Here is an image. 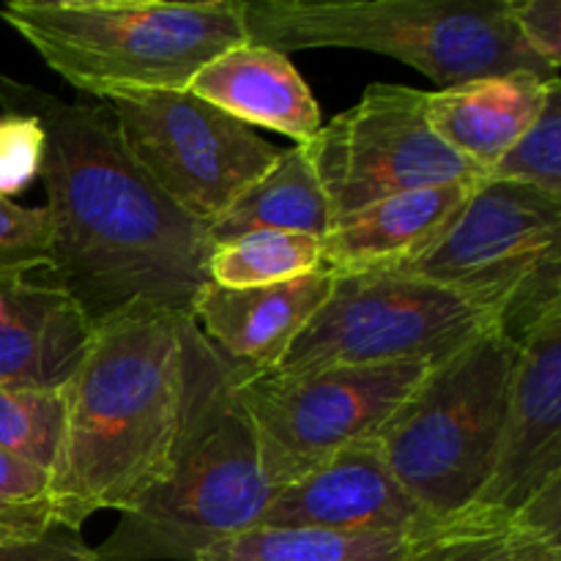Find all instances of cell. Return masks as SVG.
<instances>
[{
    "label": "cell",
    "instance_id": "6da1fadb",
    "mask_svg": "<svg viewBox=\"0 0 561 561\" xmlns=\"http://www.w3.org/2000/svg\"><path fill=\"white\" fill-rule=\"evenodd\" d=\"M0 102L36 115L47 137L38 179L53 225L49 279L93 327L135 310L192 318L208 283V230L137 168L107 104H71L11 80H0Z\"/></svg>",
    "mask_w": 561,
    "mask_h": 561
},
{
    "label": "cell",
    "instance_id": "7a4b0ae2",
    "mask_svg": "<svg viewBox=\"0 0 561 561\" xmlns=\"http://www.w3.org/2000/svg\"><path fill=\"white\" fill-rule=\"evenodd\" d=\"M186 318L135 310L96 323L64 392V444L49 474L55 529L80 535L104 510L131 513L168 477L184 398Z\"/></svg>",
    "mask_w": 561,
    "mask_h": 561
},
{
    "label": "cell",
    "instance_id": "3957f363",
    "mask_svg": "<svg viewBox=\"0 0 561 561\" xmlns=\"http://www.w3.org/2000/svg\"><path fill=\"white\" fill-rule=\"evenodd\" d=\"M184 398L170 471L118 518L96 561H195L203 551L252 529L268 485L255 436L236 392V373L192 318L181 323Z\"/></svg>",
    "mask_w": 561,
    "mask_h": 561
},
{
    "label": "cell",
    "instance_id": "277c9868",
    "mask_svg": "<svg viewBox=\"0 0 561 561\" xmlns=\"http://www.w3.org/2000/svg\"><path fill=\"white\" fill-rule=\"evenodd\" d=\"M0 20L55 75L102 102L186 91L208 60L247 42L244 0H11Z\"/></svg>",
    "mask_w": 561,
    "mask_h": 561
},
{
    "label": "cell",
    "instance_id": "5b68a950",
    "mask_svg": "<svg viewBox=\"0 0 561 561\" xmlns=\"http://www.w3.org/2000/svg\"><path fill=\"white\" fill-rule=\"evenodd\" d=\"M247 42L365 49L422 71L438 88L531 71L557 80L518 36L510 0H244Z\"/></svg>",
    "mask_w": 561,
    "mask_h": 561
},
{
    "label": "cell",
    "instance_id": "8992f818",
    "mask_svg": "<svg viewBox=\"0 0 561 561\" xmlns=\"http://www.w3.org/2000/svg\"><path fill=\"white\" fill-rule=\"evenodd\" d=\"M520 345L502 329L427 367L414 392L373 433L405 493L433 520L480 496L493 469Z\"/></svg>",
    "mask_w": 561,
    "mask_h": 561
},
{
    "label": "cell",
    "instance_id": "52a82bcc",
    "mask_svg": "<svg viewBox=\"0 0 561 561\" xmlns=\"http://www.w3.org/2000/svg\"><path fill=\"white\" fill-rule=\"evenodd\" d=\"M392 272L453 290L520 343L561 312V197L513 181H480L442 233Z\"/></svg>",
    "mask_w": 561,
    "mask_h": 561
},
{
    "label": "cell",
    "instance_id": "ba28073f",
    "mask_svg": "<svg viewBox=\"0 0 561 561\" xmlns=\"http://www.w3.org/2000/svg\"><path fill=\"white\" fill-rule=\"evenodd\" d=\"M491 329V312L411 274H334L332 294L272 373L438 365Z\"/></svg>",
    "mask_w": 561,
    "mask_h": 561
},
{
    "label": "cell",
    "instance_id": "9c48e42d",
    "mask_svg": "<svg viewBox=\"0 0 561 561\" xmlns=\"http://www.w3.org/2000/svg\"><path fill=\"white\" fill-rule=\"evenodd\" d=\"M431 365L327 367L299 376H241L247 411L268 491L299 480L337 449L370 438L414 392Z\"/></svg>",
    "mask_w": 561,
    "mask_h": 561
},
{
    "label": "cell",
    "instance_id": "30bf717a",
    "mask_svg": "<svg viewBox=\"0 0 561 561\" xmlns=\"http://www.w3.org/2000/svg\"><path fill=\"white\" fill-rule=\"evenodd\" d=\"M102 104L137 168L206 228L283 153L190 91L131 93Z\"/></svg>",
    "mask_w": 561,
    "mask_h": 561
},
{
    "label": "cell",
    "instance_id": "8fae6325",
    "mask_svg": "<svg viewBox=\"0 0 561 561\" xmlns=\"http://www.w3.org/2000/svg\"><path fill=\"white\" fill-rule=\"evenodd\" d=\"M332 225L400 192L485 179L433 131L425 91L365 88L362 99L321 124L305 146Z\"/></svg>",
    "mask_w": 561,
    "mask_h": 561
},
{
    "label": "cell",
    "instance_id": "7c38bea8",
    "mask_svg": "<svg viewBox=\"0 0 561 561\" xmlns=\"http://www.w3.org/2000/svg\"><path fill=\"white\" fill-rule=\"evenodd\" d=\"M493 469L471 504L518 515L561 480V312L520 340Z\"/></svg>",
    "mask_w": 561,
    "mask_h": 561
},
{
    "label": "cell",
    "instance_id": "4fadbf2b",
    "mask_svg": "<svg viewBox=\"0 0 561 561\" xmlns=\"http://www.w3.org/2000/svg\"><path fill=\"white\" fill-rule=\"evenodd\" d=\"M431 515L400 488L376 438L337 449L299 480L268 496L257 526L332 531H416Z\"/></svg>",
    "mask_w": 561,
    "mask_h": 561
},
{
    "label": "cell",
    "instance_id": "5bb4252c",
    "mask_svg": "<svg viewBox=\"0 0 561 561\" xmlns=\"http://www.w3.org/2000/svg\"><path fill=\"white\" fill-rule=\"evenodd\" d=\"M93 321L53 279L0 274V387L66 392L93 343Z\"/></svg>",
    "mask_w": 561,
    "mask_h": 561
},
{
    "label": "cell",
    "instance_id": "9a60e30c",
    "mask_svg": "<svg viewBox=\"0 0 561 561\" xmlns=\"http://www.w3.org/2000/svg\"><path fill=\"white\" fill-rule=\"evenodd\" d=\"M332 285L334 274L329 268L257 288L206 283L192 305V321L241 376H261L283 362L332 294Z\"/></svg>",
    "mask_w": 561,
    "mask_h": 561
},
{
    "label": "cell",
    "instance_id": "2e32d148",
    "mask_svg": "<svg viewBox=\"0 0 561 561\" xmlns=\"http://www.w3.org/2000/svg\"><path fill=\"white\" fill-rule=\"evenodd\" d=\"M186 91L241 124L263 126L307 146L321 129V107L288 55L261 44H236L208 60Z\"/></svg>",
    "mask_w": 561,
    "mask_h": 561
},
{
    "label": "cell",
    "instance_id": "e0dca14e",
    "mask_svg": "<svg viewBox=\"0 0 561 561\" xmlns=\"http://www.w3.org/2000/svg\"><path fill=\"white\" fill-rule=\"evenodd\" d=\"M480 181L485 179L400 192L351 214L321 239L323 268L332 274L400 268L442 233Z\"/></svg>",
    "mask_w": 561,
    "mask_h": 561
},
{
    "label": "cell",
    "instance_id": "ac0fdd59",
    "mask_svg": "<svg viewBox=\"0 0 561 561\" xmlns=\"http://www.w3.org/2000/svg\"><path fill=\"white\" fill-rule=\"evenodd\" d=\"M553 82L559 77L548 80L531 71L477 77L425 91V113L458 157L488 173L540 115Z\"/></svg>",
    "mask_w": 561,
    "mask_h": 561
},
{
    "label": "cell",
    "instance_id": "d6986e66",
    "mask_svg": "<svg viewBox=\"0 0 561 561\" xmlns=\"http://www.w3.org/2000/svg\"><path fill=\"white\" fill-rule=\"evenodd\" d=\"M332 228L327 197L305 146L283 148L277 162L247 186L211 225V244L239 239L255 230H285L323 239Z\"/></svg>",
    "mask_w": 561,
    "mask_h": 561
},
{
    "label": "cell",
    "instance_id": "ffe728a7",
    "mask_svg": "<svg viewBox=\"0 0 561 561\" xmlns=\"http://www.w3.org/2000/svg\"><path fill=\"white\" fill-rule=\"evenodd\" d=\"M403 561H561V540L524 515L469 504L416 529Z\"/></svg>",
    "mask_w": 561,
    "mask_h": 561
},
{
    "label": "cell",
    "instance_id": "44dd1931",
    "mask_svg": "<svg viewBox=\"0 0 561 561\" xmlns=\"http://www.w3.org/2000/svg\"><path fill=\"white\" fill-rule=\"evenodd\" d=\"M414 531H332L252 526L195 561H403Z\"/></svg>",
    "mask_w": 561,
    "mask_h": 561
},
{
    "label": "cell",
    "instance_id": "7402d4cb",
    "mask_svg": "<svg viewBox=\"0 0 561 561\" xmlns=\"http://www.w3.org/2000/svg\"><path fill=\"white\" fill-rule=\"evenodd\" d=\"M323 268L321 239L285 230H255L211 247L208 283L222 288H257L288 283Z\"/></svg>",
    "mask_w": 561,
    "mask_h": 561
},
{
    "label": "cell",
    "instance_id": "603a6c76",
    "mask_svg": "<svg viewBox=\"0 0 561 561\" xmlns=\"http://www.w3.org/2000/svg\"><path fill=\"white\" fill-rule=\"evenodd\" d=\"M64 431V392L0 387V449L53 474Z\"/></svg>",
    "mask_w": 561,
    "mask_h": 561
},
{
    "label": "cell",
    "instance_id": "cb8c5ba5",
    "mask_svg": "<svg viewBox=\"0 0 561 561\" xmlns=\"http://www.w3.org/2000/svg\"><path fill=\"white\" fill-rule=\"evenodd\" d=\"M485 179L537 186L561 197V80L548 91L540 115L488 170Z\"/></svg>",
    "mask_w": 561,
    "mask_h": 561
},
{
    "label": "cell",
    "instance_id": "d4e9b609",
    "mask_svg": "<svg viewBox=\"0 0 561 561\" xmlns=\"http://www.w3.org/2000/svg\"><path fill=\"white\" fill-rule=\"evenodd\" d=\"M0 526L25 540L55 535L49 510V471L0 449Z\"/></svg>",
    "mask_w": 561,
    "mask_h": 561
},
{
    "label": "cell",
    "instance_id": "484cf974",
    "mask_svg": "<svg viewBox=\"0 0 561 561\" xmlns=\"http://www.w3.org/2000/svg\"><path fill=\"white\" fill-rule=\"evenodd\" d=\"M53 225L47 208H25L0 197V274L49 268Z\"/></svg>",
    "mask_w": 561,
    "mask_h": 561
},
{
    "label": "cell",
    "instance_id": "4316f807",
    "mask_svg": "<svg viewBox=\"0 0 561 561\" xmlns=\"http://www.w3.org/2000/svg\"><path fill=\"white\" fill-rule=\"evenodd\" d=\"M42 121L33 113L5 110L0 115V197H11L42 175L44 164Z\"/></svg>",
    "mask_w": 561,
    "mask_h": 561
},
{
    "label": "cell",
    "instance_id": "83f0119b",
    "mask_svg": "<svg viewBox=\"0 0 561 561\" xmlns=\"http://www.w3.org/2000/svg\"><path fill=\"white\" fill-rule=\"evenodd\" d=\"M518 36L546 66L559 71L561 64V3L559 0H510Z\"/></svg>",
    "mask_w": 561,
    "mask_h": 561
},
{
    "label": "cell",
    "instance_id": "f1b7e54d",
    "mask_svg": "<svg viewBox=\"0 0 561 561\" xmlns=\"http://www.w3.org/2000/svg\"><path fill=\"white\" fill-rule=\"evenodd\" d=\"M0 561H96L80 535L58 529L47 540H25L0 526Z\"/></svg>",
    "mask_w": 561,
    "mask_h": 561
}]
</instances>
